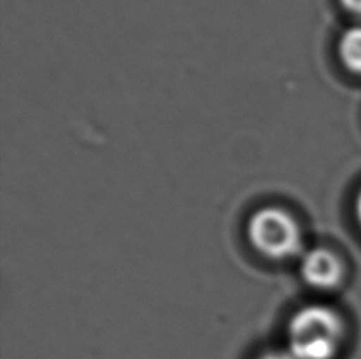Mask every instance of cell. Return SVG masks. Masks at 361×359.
Wrapping results in <instances>:
<instances>
[{"instance_id":"1","label":"cell","mask_w":361,"mask_h":359,"mask_svg":"<svg viewBox=\"0 0 361 359\" xmlns=\"http://www.w3.org/2000/svg\"><path fill=\"white\" fill-rule=\"evenodd\" d=\"M347 342V325L326 304H309L293 313L287 326V350L295 359H339Z\"/></svg>"},{"instance_id":"2","label":"cell","mask_w":361,"mask_h":359,"mask_svg":"<svg viewBox=\"0 0 361 359\" xmlns=\"http://www.w3.org/2000/svg\"><path fill=\"white\" fill-rule=\"evenodd\" d=\"M247 238L257 252L271 260H287L298 255L302 232L298 220L288 210L268 206L250 215Z\"/></svg>"},{"instance_id":"3","label":"cell","mask_w":361,"mask_h":359,"mask_svg":"<svg viewBox=\"0 0 361 359\" xmlns=\"http://www.w3.org/2000/svg\"><path fill=\"white\" fill-rule=\"evenodd\" d=\"M301 277L319 291H331L343 285L345 267L343 260L330 248L315 247L301 260Z\"/></svg>"},{"instance_id":"4","label":"cell","mask_w":361,"mask_h":359,"mask_svg":"<svg viewBox=\"0 0 361 359\" xmlns=\"http://www.w3.org/2000/svg\"><path fill=\"white\" fill-rule=\"evenodd\" d=\"M338 54L350 73L361 76V25H353L341 35Z\"/></svg>"},{"instance_id":"5","label":"cell","mask_w":361,"mask_h":359,"mask_svg":"<svg viewBox=\"0 0 361 359\" xmlns=\"http://www.w3.org/2000/svg\"><path fill=\"white\" fill-rule=\"evenodd\" d=\"M255 359H295V358L287 348H279V350L262 351L260 355H257Z\"/></svg>"},{"instance_id":"6","label":"cell","mask_w":361,"mask_h":359,"mask_svg":"<svg viewBox=\"0 0 361 359\" xmlns=\"http://www.w3.org/2000/svg\"><path fill=\"white\" fill-rule=\"evenodd\" d=\"M339 2L350 15L361 18V0H339Z\"/></svg>"},{"instance_id":"7","label":"cell","mask_w":361,"mask_h":359,"mask_svg":"<svg viewBox=\"0 0 361 359\" xmlns=\"http://www.w3.org/2000/svg\"><path fill=\"white\" fill-rule=\"evenodd\" d=\"M355 215H357V220H358L360 227H361V189H360L358 195H357V200H355Z\"/></svg>"}]
</instances>
